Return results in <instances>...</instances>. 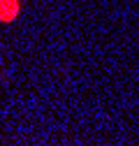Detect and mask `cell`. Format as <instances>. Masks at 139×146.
Instances as JSON below:
<instances>
[{
  "label": "cell",
  "instance_id": "cell-1",
  "mask_svg": "<svg viewBox=\"0 0 139 146\" xmlns=\"http://www.w3.org/2000/svg\"><path fill=\"white\" fill-rule=\"evenodd\" d=\"M23 0H0V23H12L21 12Z\"/></svg>",
  "mask_w": 139,
  "mask_h": 146
}]
</instances>
